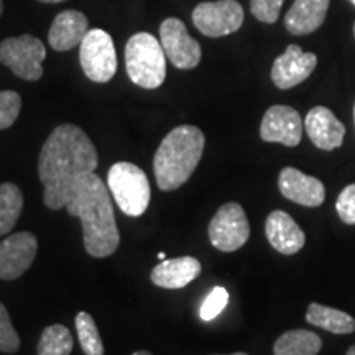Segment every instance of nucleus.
<instances>
[{"mask_svg":"<svg viewBox=\"0 0 355 355\" xmlns=\"http://www.w3.org/2000/svg\"><path fill=\"white\" fill-rule=\"evenodd\" d=\"M38 2H43V3H60V2H64V0H38Z\"/></svg>","mask_w":355,"mask_h":355,"instance_id":"c756f323","label":"nucleus"},{"mask_svg":"<svg viewBox=\"0 0 355 355\" xmlns=\"http://www.w3.org/2000/svg\"><path fill=\"white\" fill-rule=\"evenodd\" d=\"M162 43L150 33H135L125 44L127 74L133 84L157 89L166 78V58Z\"/></svg>","mask_w":355,"mask_h":355,"instance_id":"20e7f679","label":"nucleus"},{"mask_svg":"<svg viewBox=\"0 0 355 355\" xmlns=\"http://www.w3.org/2000/svg\"><path fill=\"white\" fill-rule=\"evenodd\" d=\"M354 35H355V24H354Z\"/></svg>","mask_w":355,"mask_h":355,"instance_id":"4c0bfd02","label":"nucleus"},{"mask_svg":"<svg viewBox=\"0 0 355 355\" xmlns=\"http://www.w3.org/2000/svg\"><path fill=\"white\" fill-rule=\"evenodd\" d=\"M206 137L194 125H180L168 133L153 158L158 188L173 191L189 180L201 162Z\"/></svg>","mask_w":355,"mask_h":355,"instance_id":"7ed1b4c3","label":"nucleus"},{"mask_svg":"<svg viewBox=\"0 0 355 355\" xmlns=\"http://www.w3.org/2000/svg\"><path fill=\"white\" fill-rule=\"evenodd\" d=\"M79 61L87 79L94 83H109L117 73V53L114 40L101 28L89 30L79 44Z\"/></svg>","mask_w":355,"mask_h":355,"instance_id":"0eeeda50","label":"nucleus"},{"mask_svg":"<svg viewBox=\"0 0 355 355\" xmlns=\"http://www.w3.org/2000/svg\"><path fill=\"white\" fill-rule=\"evenodd\" d=\"M322 349L321 337L306 329L288 331L273 345L275 355H318Z\"/></svg>","mask_w":355,"mask_h":355,"instance_id":"412c9836","label":"nucleus"},{"mask_svg":"<svg viewBox=\"0 0 355 355\" xmlns=\"http://www.w3.org/2000/svg\"><path fill=\"white\" fill-rule=\"evenodd\" d=\"M71 350H73V336L68 327L53 324L42 332L37 347L38 355H69Z\"/></svg>","mask_w":355,"mask_h":355,"instance_id":"5701e85b","label":"nucleus"},{"mask_svg":"<svg viewBox=\"0 0 355 355\" xmlns=\"http://www.w3.org/2000/svg\"><path fill=\"white\" fill-rule=\"evenodd\" d=\"M350 2H352V3H354V6H355V0H350Z\"/></svg>","mask_w":355,"mask_h":355,"instance_id":"e433bc0d","label":"nucleus"},{"mask_svg":"<svg viewBox=\"0 0 355 355\" xmlns=\"http://www.w3.org/2000/svg\"><path fill=\"white\" fill-rule=\"evenodd\" d=\"M133 355H153V354H150V352H146V350H137L135 354Z\"/></svg>","mask_w":355,"mask_h":355,"instance_id":"7c9ffc66","label":"nucleus"},{"mask_svg":"<svg viewBox=\"0 0 355 355\" xmlns=\"http://www.w3.org/2000/svg\"><path fill=\"white\" fill-rule=\"evenodd\" d=\"M38 241L32 232H19L0 242V279H17L33 263Z\"/></svg>","mask_w":355,"mask_h":355,"instance_id":"f8f14e48","label":"nucleus"},{"mask_svg":"<svg viewBox=\"0 0 355 355\" xmlns=\"http://www.w3.org/2000/svg\"><path fill=\"white\" fill-rule=\"evenodd\" d=\"M331 0H295L285 15V26L291 35H309L324 24Z\"/></svg>","mask_w":355,"mask_h":355,"instance_id":"6ab92c4d","label":"nucleus"},{"mask_svg":"<svg viewBox=\"0 0 355 355\" xmlns=\"http://www.w3.org/2000/svg\"><path fill=\"white\" fill-rule=\"evenodd\" d=\"M89 32V21L83 12L64 10L58 13L48 33L50 46L56 51H68L81 44Z\"/></svg>","mask_w":355,"mask_h":355,"instance_id":"f3484780","label":"nucleus"},{"mask_svg":"<svg viewBox=\"0 0 355 355\" xmlns=\"http://www.w3.org/2000/svg\"><path fill=\"white\" fill-rule=\"evenodd\" d=\"M347 355H355V345H352V347L347 350Z\"/></svg>","mask_w":355,"mask_h":355,"instance_id":"473e14b6","label":"nucleus"},{"mask_svg":"<svg viewBox=\"0 0 355 355\" xmlns=\"http://www.w3.org/2000/svg\"><path fill=\"white\" fill-rule=\"evenodd\" d=\"M2 12H3V2L0 0V15H2Z\"/></svg>","mask_w":355,"mask_h":355,"instance_id":"72a5a7b5","label":"nucleus"},{"mask_svg":"<svg viewBox=\"0 0 355 355\" xmlns=\"http://www.w3.org/2000/svg\"><path fill=\"white\" fill-rule=\"evenodd\" d=\"M20 347V337L13 329L6 306L0 303V350L6 354H15Z\"/></svg>","mask_w":355,"mask_h":355,"instance_id":"a878e982","label":"nucleus"},{"mask_svg":"<svg viewBox=\"0 0 355 355\" xmlns=\"http://www.w3.org/2000/svg\"><path fill=\"white\" fill-rule=\"evenodd\" d=\"M285 0H250L252 15L263 24H275Z\"/></svg>","mask_w":355,"mask_h":355,"instance_id":"cd10ccee","label":"nucleus"},{"mask_svg":"<svg viewBox=\"0 0 355 355\" xmlns=\"http://www.w3.org/2000/svg\"><path fill=\"white\" fill-rule=\"evenodd\" d=\"M44 44L32 35L12 37L0 43V63L25 81H38L43 76Z\"/></svg>","mask_w":355,"mask_h":355,"instance_id":"423d86ee","label":"nucleus"},{"mask_svg":"<svg viewBox=\"0 0 355 355\" xmlns=\"http://www.w3.org/2000/svg\"><path fill=\"white\" fill-rule=\"evenodd\" d=\"M250 237L245 211L241 204L227 202L219 207L209 224V241L217 250L235 252Z\"/></svg>","mask_w":355,"mask_h":355,"instance_id":"1a4fd4ad","label":"nucleus"},{"mask_svg":"<svg viewBox=\"0 0 355 355\" xmlns=\"http://www.w3.org/2000/svg\"><path fill=\"white\" fill-rule=\"evenodd\" d=\"M158 260H166V254H165V252H159V254H158Z\"/></svg>","mask_w":355,"mask_h":355,"instance_id":"2f4dec72","label":"nucleus"},{"mask_svg":"<svg viewBox=\"0 0 355 355\" xmlns=\"http://www.w3.org/2000/svg\"><path fill=\"white\" fill-rule=\"evenodd\" d=\"M21 109V99L15 91H0V130L13 125Z\"/></svg>","mask_w":355,"mask_h":355,"instance_id":"393cba45","label":"nucleus"},{"mask_svg":"<svg viewBox=\"0 0 355 355\" xmlns=\"http://www.w3.org/2000/svg\"><path fill=\"white\" fill-rule=\"evenodd\" d=\"M99 157L87 133L73 123L56 127L44 141L38 158L44 206L63 209L79 181L96 171Z\"/></svg>","mask_w":355,"mask_h":355,"instance_id":"f257e3e1","label":"nucleus"},{"mask_svg":"<svg viewBox=\"0 0 355 355\" xmlns=\"http://www.w3.org/2000/svg\"><path fill=\"white\" fill-rule=\"evenodd\" d=\"M193 24L204 37H227L242 26L243 8L237 0L202 2L193 10Z\"/></svg>","mask_w":355,"mask_h":355,"instance_id":"6e6552de","label":"nucleus"},{"mask_svg":"<svg viewBox=\"0 0 355 355\" xmlns=\"http://www.w3.org/2000/svg\"><path fill=\"white\" fill-rule=\"evenodd\" d=\"M304 128L308 132L309 140L318 148L326 150V152L339 148L344 141V123L332 114V110L322 107V105L309 110L304 119Z\"/></svg>","mask_w":355,"mask_h":355,"instance_id":"2eb2a0df","label":"nucleus"},{"mask_svg":"<svg viewBox=\"0 0 355 355\" xmlns=\"http://www.w3.org/2000/svg\"><path fill=\"white\" fill-rule=\"evenodd\" d=\"M24 209V194L13 183L0 184V235H6L15 227Z\"/></svg>","mask_w":355,"mask_h":355,"instance_id":"4be33fe9","label":"nucleus"},{"mask_svg":"<svg viewBox=\"0 0 355 355\" xmlns=\"http://www.w3.org/2000/svg\"><path fill=\"white\" fill-rule=\"evenodd\" d=\"M107 188L123 214L139 217L148 209L150 181L145 171L133 163H115L109 170Z\"/></svg>","mask_w":355,"mask_h":355,"instance_id":"39448f33","label":"nucleus"},{"mask_svg":"<svg viewBox=\"0 0 355 355\" xmlns=\"http://www.w3.org/2000/svg\"><path fill=\"white\" fill-rule=\"evenodd\" d=\"M230 355H247V354H243V352H235V354H230Z\"/></svg>","mask_w":355,"mask_h":355,"instance_id":"f704fd0d","label":"nucleus"},{"mask_svg":"<svg viewBox=\"0 0 355 355\" xmlns=\"http://www.w3.org/2000/svg\"><path fill=\"white\" fill-rule=\"evenodd\" d=\"M265 234L270 245L283 255H295L304 247L306 235L285 211H273L266 217Z\"/></svg>","mask_w":355,"mask_h":355,"instance_id":"dca6fc26","label":"nucleus"},{"mask_svg":"<svg viewBox=\"0 0 355 355\" xmlns=\"http://www.w3.org/2000/svg\"><path fill=\"white\" fill-rule=\"evenodd\" d=\"M306 321L332 334H350L355 331V319L350 314L319 303L309 304Z\"/></svg>","mask_w":355,"mask_h":355,"instance_id":"aec40b11","label":"nucleus"},{"mask_svg":"<svg viewBox=\"0 0 355 355\" xmlns=\"http://www.w3.org/2000/svg\"><path fill=\"white\" fill-rule=\"evenodd\" d=\"M318 66L314 53H304L298 44H290L272 66V81L278 89H291L306 81Z\"/></svg>","mask_w":355,"mask_h":355,"instance_id":"ddd939ff","label":"nucleus"},{"mask_svg":"<svg viewBox=\"0 0 355 355\" xmlns=\"http://www.w3.org/2000/svg\"><path fill=\"white\" fill-rule=\"evenodd\" d=\"M159 43L163 51L178 69H193L201 63V44L188 33L180 19H166L159 26Z\"/></svg>","mask_w":355,"mask_h":355,"instance_id":"9d476101","label":"nucleus"},{"mask_svg":"<svg viewBox=\"0 0 355 355\" xmlns=\"http://www.w3.org/2000/svg\"><path fill=\"white\" fill-rule=\"evenodd\" d=\"M229 303V293L225 288L216 286L207 298L204 300L201 306V319L202 321H212V319L219 316V314L224 311L225 306Z\"/></svg>","mask_w":355,"mask_h":355,"instance_id":"bb28decb","label":"nucleus"},{"mask_svg":"<svg viewBox=\"0 0 355 355\" xmlns=\"http://www.w3.org/2000/svg\"><path fill=\"white\" fill-rule=\"evenodd\" d=\"M278 188L288 201L306 207L321 206L326 199V189L318 178L308 176L296 168H283L278 176Z\"/></svg>","mask_w":355,"mask_h":355,"instance_id":"4468645a","label":"nucleus"},{"mask_svg":"<svg viewBox=\"0 0 355 355\" xmlns=\"http://www.w3.org/2000/svg\"><path fill=\"white\" fill-rule=\"evenodd\" d=\"M64 209L83 222L84 248L96 259L110 257L119 248L121 234L115 222L110 191L99 176L91 173L79 181Z\"/></svg>","mask_w":355,"mask_h":355,"instance_id":"f03ea898","label":"nucleus"},{"mask_svg":"<svg viewBox=\"0 0 355 355\" xmlns=\"http://www.w3.org/2000/svg\"><path fill=\"white\" fill-rule=\"evenodd\" d=\"M260 137L270 144L300 145L303 137V121L298 110L290 105H272L261 119Z\"/></svg>","mask_w":355,"mask_h":355,"instance_id":"9b49d317","label":"nucleus"},{"mask_svg":"<svg viewBox=\"0 0 355 355\" xmlns=\"http://www.w3.org/2000/svg\"><path fill=\"white\" fill-rule=\"evenodd\" d=\"M201 263L194 257H180V259L163 260L152 272V282L166 290H180L189 285L201 273Z\"/></svg>","mask_w":355,"mask_h":355,"instance_id":"a211bd4d","label":"nucleus"},{"mask_svg":"<svg viewBox=\"0 0 355 355\" xmlns=\"http://www.w3.org/2000/svg\"><path fill=\"white\" fill-rule=\"evenodd\" d=\"M336 209L340 220L355 225V183L345 186L336 201Z\"/></svg>","mask_w":355,"mask_h":355,"instance_id":"c85d7f7f","label":"nucleus"},{"mask_svg":"<svg viewBox=\"0 0 355 355\" xmlns=\"http://www.w3.org/2000/svg\"><path fill=\"white\" fill-rule=\"evenodd\" d=\"M76 331L83 352L86 355H104V345L94 319L89 313H78Z\"/></svg>","mask_w":355,"mask_h":355,"instance_id":"b1692460","label":"nucleus"},{"mask_svg":"<svg viewBox=\"0 0 355 355\" xmlns=\"http://www.w3.org/2000/svg\"><path fill=\"white\" fill-rule=\"evenodd\" d=\"M354 121H355V107H354Z\"/></svg>","mask_w":355,"mask_h":355,"instance_id":"c9c22d12","label":"nucleus"}]
</instances>
